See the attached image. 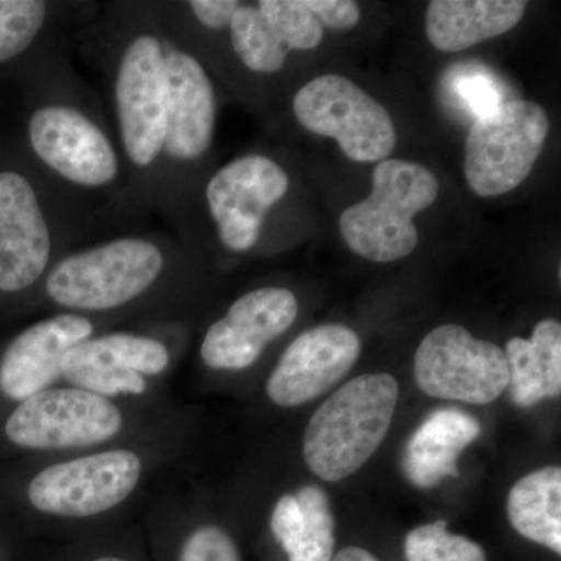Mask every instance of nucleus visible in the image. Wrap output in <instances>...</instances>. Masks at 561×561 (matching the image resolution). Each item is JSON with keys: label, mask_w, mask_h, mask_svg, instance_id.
<instances>
[{"label": "nucleus", "mask_w": 561, "mask_h": 561, "mask_svg": "<svg viewBox=\"0 0 561 561\" xmlns=\"http://www.w3.org/2000/svg\"><path fill=\"white\" fill-rule=\"evenodd\" d=\"M437 176L416 162L383 160L373 171V191L364 202L343 210L341 232L346 245L373 262L409 256L419 245L413 219L437 201Z\"/></svg>", "instance_id": "20e7f679"}, {"label": "nucleus", "mask_w": 561, "mask_h": 561, "mask_svg": "<svg viewBox=\"0 0 561 561\" xmlns=\"http://www.w3.org/2000/svg\"><path fill=\"white\" fill-rule=\"evenodd\" d=\"M122 424V413L108 398L77 387L47 389L14 409L5 435L20 448L54 451L108 442Z\"/></svg>", "instance_id": "9d476101"}, {"label": "nucleus", "mask_w": 561, "mask_h": 561, "mask_svg": "<svg viewBox=\"0 0 561 561\" xmlns=\"http://www.w3.org/2000/svg\"><path fill=\"white\" fill-rule=\"evenodd\" d=\"M302 522L300 504L294 494L280 497L272 513L271 527L284 551H289Z\"/></svg>", "instance_id": "c756f323"}, {"label": "nucleus", "mask_w": 561, "mask_h": 561, "mask_svg": "<svg viewBox=\"0 0 561 561\" xmlns=\"http://www.w3.org/2000/svg\"><path fill=\"white\" fill-rule=\"evenodd\" d=\"M169 362L168 346L157 339L111 332L70 348L62 360V378L105 398L142 394L147 390L144 376L161 375Z\"/></svg>", "instance_id": "2eb2a0df"}, {"label": "nucleus", "mask_w": 561, "mask_h": 561, "mask_svg": "<svg viewBox=\"0 0 561 561\" xmlns=\"http://www.w3.org/2000/svg\"><path fill=\"white\" fill-rule=\"evenodd\" d=\"M94 561H127V560L117 559V557H102V559H98Z\"/></svg>", "instance_id": "2f4dec72"}, {"label": "nucleus", "mask_w": 561, "mask_h": 561, "mask_svg": "<svg viewBox=\"0 0 561 561\" xmlns=\"http://www.w3.org/2000/svg\"><path fill=\"white\" fill-rule=\"evenodd\" d=\"M504 350L479 341L459 324L432 330L415 354V382L430 397L490 404L508 387Z\"/></svg>", "instance_id": "1a4fd4ad"}, {"label": "nucleus", "mask_w": 561, "mask_h": 561, "mask_svg": "<svg viewBox=\"0 0 561 561\" xmlns=\"http://www.w3.org/2000/svg\"><path fill=\"white\" fill-rule=\"evenodd\" d=\"M302 522L294 545L287 551L289 561H331L334 552V518L330 500L320 486H302L297 494Z\"/></svg>", "instance_id": "5701e85b"}, {"label": "nucleus", "mask_w": 561, "mask_h": 561, "mask_svg": "<svg viewBox=\"0 0 561 561\" xmlns=\"http://www.w3.org/2000/svg\"><path fill=\"white\" fill-rule=\"evenodd\" d=\"M140 474L142 461L130 449L92 454L39 471L28 485V500L47 515L88 518L127 500Z\"/></svg>", "instance_id": "f8f14e48"}, {"label": "nucleus", "mask_w": 561, "mask_h": 561, "mask_svg": "<svg viewBox=\"0 0 561 561\" xmlns=\"http://www.w3.org/2000/svg\"><path fill=\"white\" fill-rule=\"evenodd\" d=\"M331 561H379L373 553L365 551V549L350 546V548L342 549L337 556L332 557Z\"/></svg>", "instance_id": "7c9ffc66"}, {"label": "nucleus", "mask_w": 561, "mask_h": 561, "mask_svg": "<svg viewBox=\"0 0 561 561\" xmlns=\"http://www.w3.org/2000/svg\"><path fill=\"white\" fill-rule=\"evenodd\" d=\"M306 130L337 140L356 162L389 160L397 130L389 111L346 77L328 73L306 83L294 98Z\"/></svg>", "instance_id": "0eeeda50"}, {"label": "nucleus", "mask_w": 561, "mask_h": 561, "mask_svg": "<svg viewBox=\"0 0 561 561\" xmlns=\"http://www.w3.org/2000/svg\"><path fill=\"white\" fill-rule=\"evenodd\" d=\"M508 362V389L518 408L529 409L546 398L560 397L561 324L546 319L535 327L530 341L511 339L505 345Z\"/></svg>", "instance_id": "aec40b11"}, {"label": "nucleus", "mask_w": 561, "mask_h": 561, "mask_svg": "<svg viewBox=\"0 0 561 561\" xmlns=\"http://www.w3.org/2000/svg\"><path fill=\"white\" fill-rule=\"evenodd\" d=\"M179 561H241V556L227 531L217 526H202L184 541Z\"/></svg>", "instance_id": "a878e982"}, {"label": "nucleus", "mask_w": 561, "mask_h": 561, "mask_svg": "<svg viewBox=\"0 0 561 561\" xmlns=\"http://www.w3.org/2000/svg\"><path fill=\"white\" fill-rule=\"evenodd\" d=\"M507 515L519 535L560 556V467L541 468L519 479L508 494Z\"/></svg>", "instance_id": "4be33fe9"}, {"label": "nucleus", "mask_w": 561, "mask_h": 561, "mask_svg": "<svg viewBox=\"0 0 561 561\" xmlns=\"http://www.w3.org/2000/svg\"><path fill=\"white\" fill-rule=\"evenodd\" d=\"M321 25L337 32H348L359 24L360 11L351 0H302Z\"/></svg>", "instance_id": "cd10ccee"}, {"label": "nucleus", "mask_w": 561, "mask_h": 561, "mask_svg": "<svg viewBox=\"0 0 561 561\" xmlns=\"http://www.w3.org/2000/svg\"><path fill=\"white\" fill-rule=\"evenodd\" d=\"M289 187L287 172L264 154L236 158L214 173L206 183L205 203L221 245L232 253L253 250L268 214Z\"/></svg>", "instance_id": "9b49d317"}, {"label": "nucleus", "mask_w": 561, "mask_h": 561, "mask_svg": "<svg viewBox=\"0 0 561 561\" xmlns=\"http://www.w3.org/2000/svg\"><path fill=\"white\" fill-rule=\"evenodd\" d=\"M454 88L478 119L504 103L500 88L486 72L471 70V72L461 73L454 83Z\"/></svg>", "instance_id": "bb28decb"}, {"label": "nucleus", "mask_w": 561, "mask_h": 561, "mask_svg": "<svg viewBox=\"0 0 561 561\" xmlns=\"http://www.w3.org/2000/svg\"><path fill=\"white\" fill-rule=\"evenodd\" d=\"M111 98L121 157L133 179L153 184L168 114L165 28L157 20L136 21L114 47Z\"/></svg>", "instance_id": "f257e3e1"}, {"label": "nucleus", "mask_w": 561, "mask_h": 561, "mask_svg": "<svg viewBox=\"0 0 561 561\" xmlns=\"http://www.w3.org/2000/svg\"><path fill=\"white\" fill-rule=\"evenodd\" d=\"M481 435V424L460 409H437L416 427L402 454V471L416 489L430 490L459 478L461 451Z\"/></svg>", "instance_id": "a211bd4d"}, {"label": "nucleus", "mask_w": 561, "mask_h": 561, "mask_svg": "<svg viewBox=\"0 0 561 561\" xmlns=\"http://www.w3.org/2000/svg\"><path fill=\"white\" fill-rule=\"evenodd\" d=\"M549 133L546 110L530 101L501 103L472 124L465 176L479 197H497L530 175Z\"/></svg>", "instance_id": "423d86ee"}, {"label": "nucleus", "mask_w": 561, "mask_h": 561, "mask_svg": "<svg viewBox=\"0 0 561 561\" xmlns=\"http://www.w3.org/2000/svg\"><path fill=\"white\" fill-rule=\"evenodd\" d=\"M27 140L39 164L69 190L105 194L122 179V157L91 111L68 99L51 95L27 119Z\"/></svg>", "instance_id": "39448f33"}, {"label": "nucleus", "mask_w": 561, "mask_h": 561, "mask_svg": "<svg viewBox=\"0 0 561 561\" xmlns=\"http://www.w3.org/2000/svg\"><path fill=\"white\" fill-rule=\"evenodd\" d=\"M43 0H0V65L16 60L54 24V9Z\"/></svg>", "instance_id": "b1692460"}, {"label": "nucleus", "mask_w": 561, "mask_h": 561, "mask_svg": "<svg viewBox=\"0 0 561 561\" xmlns=\"http://www.w3.org/2000/svg\"><path fill=\"white\" fill-rule=\"evenodd\" d=\"M404 553L408 561H489L481 545L451 534L445 519L409 531Z\"/></svg>", "instance_id": "393cba45"}, {"label": "nucleus", "mask_w": 561, "mask_h": 561, "mask_svg": "<svg viewBox=\"0 0 561 561\" xmlns=\"http://www.w3.org/2000/svg\"><path fill=\"white\" fill-rule=\"evenodd\" d=\"M172 245L161 236L124 234L72 251L47 273V297L73 313L124 308L164 278Z\"/></svg>", "instance_id": "f03ea898"}, {"label": "nucleus", "mask_w": 561, "mask_h": 561, "mask_svg": "<svg viewBox=\"0 0 561 561\" xmlns=\"http://www.w3.org/2000/svg\"><path fill=\"white\" fill-rule=\"evenodd\" d=\"M94 324L81 313H61L32 324L7 346L0 360V390L24 401L49 389L62 376V360L70 348L88 341Z\"/></svg>", "instance_id": "f3484780"}, {"label": "nucleus", "mask_w": 561, "mask_h": 561, "mask_svg": "<svg viewBox=\"0 0 561 561\" xmlns=\"http://www.w3.org/2000/svg\"><path fill=\"white\" fill-rule=\"evenodd\" d=\"M398 394L397 379L387 373L362 375L331 394L302 438V456L313 474L339 482L359 471L389 434Z\"/></svg>", "instance_id": "7ed1b4c3"}, {"label": "nucleus", "mask_w": 561, "mask_h": 561, "mask_svg": "<svg viewBox=\"0 0 561 561\" xmlns=\"http://www.w3.org/2000/svg\"><path fill=\"white\" fill-rule=\"evenodd\" d=\"M297 316V297L289 289L262 287L242 295L206 331L203 364L213 370H245L268 343L289 330Z\"/></svg>", "instance_id": "4468645a"}, {"label": "nucleus", "mask_w": 561, "mask_h": 561, "mask_svg": "<svg viewBox=\"0 0 561 561\" xmlns=\"http://www.w3.org/2000/svg\"><path fill=\"white\" fill-rule=\"evenodd\" d=\"M228 31L232 50L251 72H279L290 51L301 50L300 36L273 0H261L256 5L241 3Z\"/></svg>", "instance_id": "412c9836"}, {"label": "nucleus", "mask_w": 561, "mask_h": 561, "mask_svg": "<svg viewBox=\"0 0 561 561\" xmlns=\"http://www.w3.org/2000/svg\"><path fill=\"white\" fill-rule=\"evenodd\" d=\"M523 0H434L426 35L435 49L454 54L512 31L526 13Z\"/></svg>", "instance_id": "6ab92c4d"}, {"label": "nucleus", "mask_w": 561, "mask_h": 561, "mask_svg": "<svg viewBox=\"0 0 561 561\" xmlns=\"http://www.w3.org/2000/svg\"><path fill=\"white\" fill-rule=\"evenodd\" d=\"M57 245L54 216L31 176L0 171V291L18 294L46 278Z\"/></svg>", "instance_id": "ddd939ff"}, {"label": "nucleus", "mask_w": 561, "mask_h": 561, "mask_svg": "<svg viewBox=\"0 0 561 561\" xmlns=\"http://www.w3.org/2000/svg\"><path fill=\"white\" fill-rule=\"evenodd\" d=\"M192 20L210 32L230 28L232 16L241 7L238 0H192L184 3Z\"/></svg>", "instance_id": "c85d7f7f"}, {"label": "nucleus", "mask_w": 561, "mask_h": 561, "mask_svg": "<svg viewBox=\"0 0 561 561\" xmlns=\"http://www.w3.org/2000/svg\"><path fill=\"white\" fill-rule=\"evenodd\" d=\"M165 28V27H164ZM168 114L157 181L181 187V173L208 154L216 135L217 94L205 65L165 31Z\"/></svg>", "instance_id": "6e6552de"}, {"label": "nucleus", "mask_w": 561, "mask_h": 561, "mask_svg": "<svg viewBox=\"0 0 561 561\" xmlns=\"http://www.w3.org/2000/svg\"><path fill=\"white\" fill-rule=\"evenodd\" d=\"M359 354V335L348 327L323 324L305 331L287 346L268 378V398L280 408L316 400L348 375Z\"/></svg>", "instance_id": "dca6fc26"}]
</instances>
